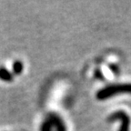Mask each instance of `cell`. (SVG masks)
Returning <instances> with one entry per match:
<instances>
[{
    "label": "cell",
    "instance_id": "1",
    "mask_svg": "<svg viewBox=\"0 0 131 131\" xmlns=\"http://www.w3.org/2000/svg\"><path fill=\"white\" fill-rule=\"evenodd\" d=\"M124 93L131 94V83L115 84L105 86L104 88L100 89L97 92L96 98L98 100H104L106 98L112 97L117 94H124Z\"/></svg>",
    "mask_w": 131,
    "mask_h": 131
},
{
    "label": "cell",
    "instance_id": "2",
    "mask_svg": "<svg viewBox=\"0 0 131 131\" xmlns=\"http://www.w3.org/2000/svg\"><path fill=\"white\" fill-rule=\"evenodd\" d=\"M117 119H120L121 120V127L119 128V131H129L131 118L125 111L118 110L114 112L112 115H110L108 117L107 121L111 122V121L117 120Z\"/></svg>",
    "mask_w": 131,
    "mask_h": 131
},
{
    "label": "cell",
    "instance_id": "3",
    "mask_svg": "<svg viewBox=\"0 0 131 131\" xmlns=\"http://www.w3.org/2000/svg\"><path fill=\"white\" fill-rule=\"evenodd\" d=\"M47 118L50 121L51 125L53 127L56 128V131H67V127L63 119L56 113H49L47 115Z\"/></svg>",
    "mask_w": 131,
    "mask_h": 131
},
{
    "label": "cell",
    "instance_id": "4",
    "mask_svg": "<svg viewBox=\"0 0 131 131\" xmlns=\"http://www.w3.org/2000/svg\"><path fill=\"white\" fill-rule=\"evenodd\" d=\"M0 78L4 81L11 82L13 80V75L5 68H0Z\"/></svg>",
    "mask_w": 131,
    "mask_h": 131
},
{
    "label": "cell",
    "instance_id": "5",
    "mask_svg": "<svg viewBox=\"0 0 131 131\" xmlns=\"http://www.w3.org/2000/svg\"><path fill=\"white\" fill-rule=\"evenodd\" d=\"M23 68H24V66H23L22 62L16 61L14 64H13V72H14L16 75L21 74V72L23 71Z\"/></svg>",
    "mask_w": 131,
    "mask_h": 131
},
{
    "label": "cell",
    "instance_id": "6",
    "mask_svg": "<svg viewBox=\"0 0 131 131\" xmlns=\"http://www.w3.org/2000/svg\"><path fill=\"white\" fill-rule=\"evenodd\" d=\"M52 129H53V127H52L50 121L47 118H46L43 121V123L41 124L40 131H52Z\"/></svg>",
    "mask_w": 131,
    "mask_h": 131
},
{
    "label": "cell",
    "instance_id": "7",
    "mask_svg": "<svg viewBox=\"0 0 131 131\" xmlns=\"http://www.w3.org/2000/svg\"><path fill=\"white\" fill-rule=\"evenodd\" d=\"M94 76L96 78H97V79H100V80H104L105 78H104V75H103V73L101 72L100 69H96L95 70V73H94Z\"/></svg>",
    "mask_w": 131,
    "mask_h": 131
},
{
    "label": "cell",
    "instance_id": "8",
    "mask_svg": "<svg viewBox=\"0 0 131 131\" xmlns=\"http://www.w3.org/2000/svg\"><path fill=\"white\" fill-rule=\"evenodd\" d=\"M108 67H109V68L112 70V72L115 74V75H118L119 74V68L117 65H115V64H110Z\"/></svg>",
    "mask_w": 131,
    "mask_h": 131
}]
</instances>
